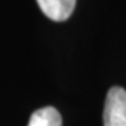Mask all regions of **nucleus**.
I'll list each match as a JSON object with an SVG mask.
<instances>
[{
	"mask_svg": "<svg viewBox=\"0 0 126 126\" xmlns=\"http://www.w3.org/2000/svg\"><path fill=\"white\" fill-rule=\"evenodd\" d=\"M103 126H126V90L112 87L106 94Z\"/></svg>",
	"mask_w": 126,
	"mask_h": 126,
	"instance_id": "nucleus-1",
	"label": "nucleus"
},
{
	"mask_svg": "<svg viewBox=\"0 0 126 126\" xmlns=\"http://www.w3.org/2000/svg\"><path fill=\"white\" fill-rule=\"evenodd\" d=\"M40 9L53 21H65L75 11L76 0H37Z\"/></svg>",
	"mask_w": 126,
	"mask_h": 126,
	"instance_id": "nucleus-2",
	"label": "nucleus"
},
{
	"mask_svg": "<svg viewBox=\"0 0 126 126\" xmlns=\"http://www.w3.org/2000/svg\"><path fill=\"white\" fill-rule=\"evenodd\" d=\"M28 126H62V119L56 108L44 106L31 115Z\"/></svg>",
	"mask_w": 126,
	"mask_h": 126,
	"instance_id": "nucleus-3",
	"label": "nucleus"
}]
</instances>
